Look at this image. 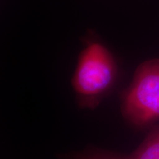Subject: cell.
Returning <instances> with one entry per match:
<instances>
[{"label":"cell","instance_id":"obj_1","mask_svg":"<svg viewBox=\"0 0 159 159\" xmlns=\"http://www.w3.org/2000/svg\"><path fill=\"white\" fill-rule=\"evenodd\" d=\"M119 66L112 52L102 43L91 41L80 53L71 85L80 109L94 110L114 88Z\"/></svg>","mask_w":159,"mask_h":159},{"label":"cell","instance_id":"obj_2","mask_svg":"<svg viewBox=\"0 0 159 159\" xmlns=\"http://www.w3.org/2000/svg\"><path fill=\"white\" fill-rule=\"evenodd\" d=\"M121 112L133 126L144 128L159 121V58L141 63L121 96Z\"/></svg>","mask_w":159,"mask_h":159},{"label":"cell","instance_id":"obj_3","mask_svg":"<svg viewBox=\"0 0 159 159\" xmlns=\"http://www.w3.org/2000/svg\"><path fill=\"white\" fill-rule=\"evenodd\" d=\"M128 156L129 159H159V125L151 130L138 148Z\"/></svg>","mask_w":159,"mask_h":159},{"label":"cell","instance_id":"obj_4","mask_svg":"<svg viewBox=\"0 0 159 159\" xmlns=\"http://www.w3.org/2000/svg\"><path fill=\"white\" fill-rule=\"evenodd\" d=\"M61 159H129L128 155L89 145L85 149L61 154Z\"/></svg>","mask_w":159,"mask_h":159}]
</instances>
